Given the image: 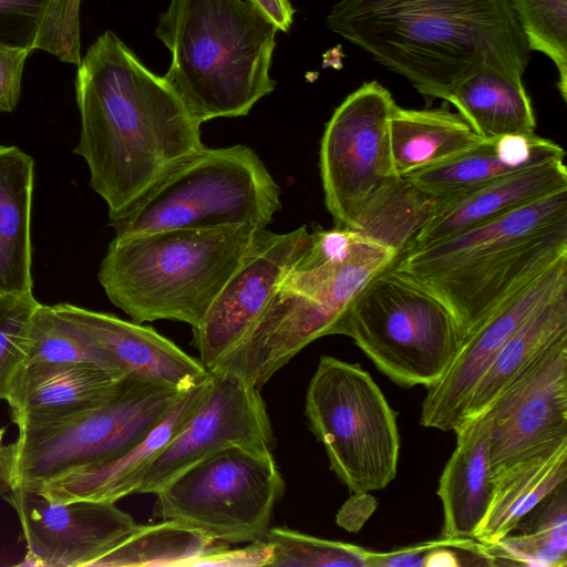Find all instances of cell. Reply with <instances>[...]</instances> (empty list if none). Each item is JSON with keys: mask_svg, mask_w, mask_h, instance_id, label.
I'll use <instances>...</instances> for the list:
<instances>
[{"mask_svg": "<svg viewBox=\"0 0 567 567\" xmlns=\"http://www.w3.org/2000/svg\"><path fill=\"white\" fill-rule=\"evenodd\" d=\"M81 115L74 150L90 169V186L122 213L178 162L203 148L200 125L163 76L146 69L105 31L79 64Z\"/></svg>", "mask_w": 567, "mask_h": 567, "instance_id": "6da1fadb", "label": "cell"}, {"mask_svg": "<svg viewBox=\"0 0 567 567\" xmlns=\"http://www.w3.org/2000/svg\"><path fill=\"white\" fill-rule=\"evenodd\" d=\"M327 24L429 102L484 65L522 78L529 62L511 0H340Z\"/></svg>", "mask_w": 567, "mask_h": 567, "instance_id": "7a4b0ae2", "label": "cell"}, {"mask_svg": "<svg viewBox=\"0 0 567 567\" xmlns=\"http://www.w3.org/2000/svg\"><path fill=\"white\" fill-rule=\"evenodd\" d=\"M278 30L248 0H169L155 30L172 53L163 78L199 124L246 115L275 87Z\"/></svg>", "mask_w": 567, "mask_h": 567, "instance_id": "3957f363", "label": "cell"}, {"mask_svg": "<svg viewBox=\"0 0 567 567\" xmlns=\"http://www.w3.org/2000/svg\"><path fill=\"white\" fill-rule=\"evenodd\" d=\"M261 228H176L117 237L101 262L110 301L134 322L196 327Z\"/></svg>", "mask_w": 567, "mask_h": 567, "instance_id": "277c9868", "label": "cell"}, {"mask_svg": "<svg viewBox=\"0 0 567 567\" xmlns=\"http://www.w3.org/2000/svg\"><path fill=\"white\" fill-rule=\"evenodd\" d=\"M306 249L250 332L213 370L231 373L260 390L305 347L333 334L351 303L399 256L370 238L343 260H318Z\"/></svg>", "mask_w": 567, "mask_h": 567, "instance_id": "5b68a950", "label": "cell"}, {"mask_svg": "<svg viewBox=\"0 0 567 567\" xmlns=\"http://www.w3.org/2000/svg\"><path fill=\"white\" fill-rule=\"evenodd\" d=\"M280 208V187L255 151L241 144L204 146L110 220L117 237L176 228H267Z\"/></svg>", "mask_w": 567, "mask_h": 567, "instance_id": "8992f818", "label": "cell"}, {"mask_svg": "<svg viewBox=\"0 0 567 567\" xmlns=\"http://www.w3.org/2000/svg\"><path fill=\"white\" fill-rule=\"evenodd\" d=\"M182 392L124 377L99 405L55 424L19 430L2 449V487L35 491L75 468L120 457L146 437Z\"/></svg>", "mask_w": 567, "mask_h": 567, "instance_id": "52a82bcc", "label": "cell"}, {"mask_svg": "<svg viewBox=\"0 0 567 567\" xmlns=\"http://www.w3.org/2000/svg\"><path fill=\"white\" fill-rule=\"evenodd\" d=\"M392 265L368 284L333 334L351 338L394 383L429 389L447 370L464 331L440 299Z\"/></svg>", "mask_w": 567, "mask_h": 567, "instance_id": "ba28073f", "label": "cell"}, {"mask_svg": "<svg viewBox=\"0 0 567 567\" xmlns=\"http://www.w3.org/2000/svg\"><path fill=\"white\" fill-rule=\"evenodd\" d=\"M305 413L331 471L351 493L385 488L396 475V412L359 364L322 355L309 382Z\"/></svg>", "mask_w": 567, "mask_h": 567, "instance_id": "9c48e42d", "label": "cell"}, {"mask_svg": "<svg viewBox=\"0 0 567 567\" xmlns=\"http://www.w3.org/2000/svg\"><path fill=\"white\" fill-rule=\"evenodd\" d=\"M285 482L272 451L230 446L190 466L155 495L156 514L221 543L261 540Z\"/></svg>", "mask_w": 567, "mask_h": 567, "instance_id": "30bf717a", "label": "cell"}, {"mask_svg": "<svg viewBox=\"0 0 567 567\" xmlns=\"http://www.w3.org/2000/svg\"><path fill=\"white\" fill-rule=\"evenodd\" d=\"M395 102L375 81L334 110L320 143L324 204L334 227L349 228L364 199L393 174L389 123Z\"/></svg>", "mask_w": 567, "mask_h": 567, "instance_id": "8fae6325", "label": "cell"}, {"mask_svg": "<svg viewBox=\"0 0 567 567\" xmlns=\"http://www.w3.org/2000/svg\"><path fill=\"white\" fill-rule=\"evenodd\" d=\"M204 402L145 474L138 494H156L196 463L230 446L272 451L274 432L260 390L212 370Z\"/></svg>", "mask_w": 567, "mask_h": 567, "instance_id": "7c38bea8", "label": "cell"}, {"mask_svg": "<svg viewBox=\"0 0 567 567\" xmlns=\"http://www.w3.org/2000/svg\"><path fill=\"white\" fill-rule=\"evenodd\" d=\"M310 243L307 226L276 234L257 233L243 261L199 323L193 343L202 364L213 370L250 332L278 285Z\"/></svg>", "mask_w": 567, "mask_h": 567, "instance_id": "4fadbf2b", "label": "cell"}, {"mask_svg": "<svg viewBox=\"0 0 567 567\" xmlns=\"http://www.w3.org/2000/svg\"><path fill=\"white\" fill-rule=\"evenodd\" d=\"M494 474L567 437V333L545 348L483 413Z\"/></svg>", "mask_w": 567, "mask_h": 567, "instance_id": "5bb4252c", "label": "cell"}, {"mask_svg": "<svg viewBox=\"0 0 567 567\" xmlns=\"http://www.w3.org/2000/svg\"><path fill=\"white\" fill-rule=\"evenodd\" d=\"M567 286V256L520 287L470 329L443 377L427 389L420 423L455 431L463 422L474 386L495 357L528 317Z\"/></svg>", "mask_w": 567, "mask_h": 567, "instance_id": "9a60e30c", "label": "cell"}, {"mask_svg": "<svg viewBox=\"0 0 567 567\" xmlns=\"http://www.w3.org/2000/svg\"><path fill=\"white\" fill-rule=\"evenodd\" d=\"M25 540L27 561L47 567H93L138 524L113 502L48 501L35 491L3 488Z\"/></svg>", "mask_w": 567, "mask_h": 567, "instance_id": "2e32d148", "label": "cell"}, {"mask_svg": "<svg viewBox=\"0 0 567 567\" xmlns=\"http://www.w3.org/2000/svg\"><path fill=\"white\" fill-rule=\"evenodd\" d=\"M565 256L567 219L514 245L412 281L440 299L465 334L520 287Z\"/></svg>", "mask_w": 567, "mask_h": 567, "instance_id": "e0dca14e", "label": "cell"}, {"mask_svg": "<svg viewBox=\"0 0 567 567\" xmlns=\"http://www.w3.org/2000/svg\"><path fill=\"white\" fill-rule=\"evenodd\" d=\"M54 308L82 328L123 377L185 391L209 374L199 360L152 327L70 303Z\"/></svg>", "mask_w": 567, "mask_h": 567, "instance_id": "ac0fdd59", "label": "cell"}, {"mask_svg": "<svg viewBox=\"0 0 567 567\" xmlns=\"http://www.w3.org/2000/svg\"><path fill=\"white\" fill-rule=\"evenodd\" d=\"M209 388L210 373L183 391L158 424L125 454L70 471L44 482L35 492L54 503L79 499L115 503L136 493L152 464L204 402Z\"/></svg>", "mask_w": 567, "mask_h": 567, "instance_id": "d6986e66", "label": "cell"}, {"mask_svg": "<svg viewBox=\"0 0 567 567\" xmlns=\"http://www.w3.org/2000/svg\"><path fill=\"white\" fill-rule=\"evenodd\" d=\"M124 378L84 362L22 364L6 401L19 430L55 424L102 403Z\"/></svg>", "mask_w": 567, "mask_h": 567, "instance_id": "ffe728a7", "label": "cell"}, {"mask_svg": "<svg viewBox=\"0 0 567 567\" xmlns=\"http://www.w3.org/2000/svg\"><path fill=\"white\" fill-rule=\"evenodd\" d=\"M566 219L567 188H563L432 245L406 250L392 266L417 281L514 245Z\"/></svg>", "mask_w": 567, "mask_h": 567, "instance_id": "44dd1931", "label": "cell"}, {"mask_svg": "<svg viewBox=\"0 0 567 567\" xmlns=\"http://www.w3.org/2000/svg\"><path fill=\"white\" fill-rule=\"evenodd\" d=\"M563 188H567V168L564 161H556L512 172L453 197L437 198L432 217L404 251L432 245Z\"/></svg>", "mask_w": 567, "mask_h": 567, "instance_id": "7402d4cb", "label": "cell"}, {"mask_svg": "<svg viewBox=\"0 0 567 567\" xmlns=\"http://www.w3.org/2000/svg\"><path fill=\"white\" fill-rule=\"evenodd\" d=\"M456 446L439 481L444 537H472L488 508L494 471L491 425L485 414L464 421L455 431Z\"/></svg>", "mask_w": 567, "mask_h": 567, "instance_id": "603a6c76", "label": "cell"}, {"mask_svg": "<svg viewBox=\"0 0 567 567\" xmlns=\"http://www.w3.org/2000/svg\"><path fill=\"white\" fill-rule=\"evenodd\" d=\"M564 148L532 134L485 138L475 147L436 166L405 176L435 198L463 194L512 172L565 159Z\"/></svg>", "mask_w": 567, "mask_h": 567, "instance_id": "cb8c5ba5", "label": "cell"}, {"mask_svg": "<svg viewBox=\"0 0 567 567\" xmlns=\"http://www.w3.org/2000/svg\"><path fill=\"white\" fill-rule=\"evenodd\" d=\"M566 478L567 437L496 472L492 498L474 539L486 546L496 544L564 485Z\"/></svg>", "mask_w": 567, "mask_h": 567, "instance_id": "d4e9b609", "label": "cell"}, {"mask_svg": "<svg viewBox=\"0 0 567 567\" xmlns=\"http://www.w3.org/2000/svg\"><path fill=\"white\" fill-rule=\"evenodd\" d=\"M34 162L0 146V295L32 292L31 203Z\"/></svg>", "mask_w": 567, "mask_h": 567, "instance_id": "484cf974", "label": "cell"}, {"mask_svg": "<svg viewBox=\"0 0 567 567\" xmlns=\"http://www.w3.org/2000/svg\"><path fill=\"white\" fill-rule=\"evenodd\" d=\"M393 174L436 166L482 143L460 113L446 109L410 110L395 105L389 123Z\"/></svg>", "mask_w": 567, "mask_h": 567, "instance_id": "4316f807", "label": "cell"}, {"mask_svg": "<svg viewBox=\"0 0 567 567\" xmlns=\"http://www.w3.org/2000/svg\"><path fill=\"white\" fill-rule=\"evenodd\" d=\"M483 138L535 133L536 118L522 78L484 65L449 101Z\"/></svg>", "mask_w": 567, "mask_h": 567, "instance_id": "83f0119b", "label": "cell"}, {"mask_svg": "<svg viewBox=\"0 0 567 567\" xmlns=\"http://www.w3.org/2000/svg\"><path fill=\"white\" fill-rule=\"evenodd\" d=\"M566 333L567 286H564L528 317L495 357L473 389L463 422L483 414L545 348Z\"/></svg>", "mask_w": 567, "mask_h": 567, "instance_id": "f1b7e54d", "label": "cell"}, {"mask_svg": "<svg viewBox=\"0 0 567 567\" xmlns=\"http://www.w3.org/2000/svg\"><path fill=\"white\" fill-rule=\"evenodd\" d=\"M0 42L80 64V0H0Z\"/></svg>", "mask_w": 567, "mask_h": 567, "instance_id": "f546056e", "label": "cell"}, {"mask_svg": "<svg viewBox=\"0 0 567 567\" xmlns=\"http://www.w3.org/2000/svg\"><path fill=\"white\" fill-rule=\"evenodd\" d=\"M436 205L437 198L409 178L392 175L364 199L348 229L400 255L430 220Z\"/></svg>", "mask_w": 567, "mask_h": 567, "instance_id": "4dcf8cb0", "label": "cell"}, {"mask_svg": "<svg viewBox=\"0 0 567 567\" xmlns=\"http://www.w3.org/2000/svg\"><path fill=\"white\" fill-rule=\"evenodd\" d=\"M223 544L173 519L137 525L135 530L93 567L196 566Z\"/></svg>", "mask_w": 567, "mask_h": 567, "instance_id": "1f68e13d", "label": "cell"}, {"mask_svg": "<svg viewBox=\"0 0 567 567\" xmlns=\"http://www.w3.org/2000/svg\"><path fill=\"white\" fill-rule=\"evenodd\" d=\"M529 528L507 535L488 546L491 554L527 566L565 567L567 565L566 485L551 495Z\"/></svg>", "mask_w": 567, "mask_h": 567, "instance_id": "d6a6232c", "label": "cell"}, {"mask_svg": "<svg viewBox=\"0 0 567 567\" xmlns=\"http://www.w3.org/2000/svg\"><path fill=\"white\" fill-rule=\"evenodd\" d=\"M34 362L92 363L122 375L82 328L41 303L32 316L23 364Z\"/></svg>", "mask_w": 567, "mask_h": 567, "instance_id": "836d02e7", "label": "cell"}, {"mask_svg": "<svg viewBox=\"0 0 567 567\" xmlns=\"http://www.w3.org/2000/svg\"><path fill=\"white\" fill-rule=\"evenodd\" d=\"M529 50L547 55L558 70L567 97V0H511Z\"/></svg>", "mask_w": 567, "mask_h": 567, "instance_id": "e575fe53", "label": "cell"}, {"mask_svg": "<svg viewBox=\"0 0 567 567\" xmlns=\"http://www.w3.org/2000/svg\"><path fill=\"white\" fill-rule=\"evenodd\" d=\"M271 547L270 566L367 567L365 548L328 540L284 527H269L262 537Z\"/></svg>", "mask_w": 567, "mask_h": 567, "instance_id": "d590c367", "label": "cell"}, {"mask_svg": "<svg viewBox=\"0 0 567 567\" xmlns=\"http://www.w3.org/2000/svg\"><path fill=\"white\" fill-rule=\"evenodd\" d=\"M40 302L33 293L0 295V400L27 355L32 316Z\"/></svg>", "mask_w": 567, "mask_h": 567, "instance_id": "8d00e7d4", "label": "cell"}, {"mask_svg": "<svg viewBox=\"0 0 567 567\" xmlns=\"http://www.w3.org/2000/svg\"><path fill=\"white\" fill-rule=\"evenodd\" d=\"M449 546L463 550H470L484 556L486 546L474 542L472 537H442L441 539L414 544L395 550L380 553L365 549L367 567H410L424 566L426 554L439 547Z\"/></svg>", "mask_w": 567, "mask_h": 567, "instance_id": "74e56055", "label": "cell"}, {"mask_svg": "<svg viewBox=\"0 0 567 567\" xmlns=\"http://www.w3.org/2000/svg\"><path fill=\"white\" fill-rule=\"evenodd\" d=\"M32 51L0 42V112L16 109L27 58Z\"/></svg>", "mask_w": 567, "mask_h": 567, "instance_id": "f35d334b", "label": "cell"}, {"mask_svg": "<svg viewBox=\"0 0 567 567\" xmlns=\"http://www.w3.org/2000/svg\"><path fill=\"white\" fill-rule=\"evenodd\" d=\"M270 545L264 540H256L239 549H229L221 545L210 554L202 557L196 563V566L261 567L270 566Z\"/></svg>", "mask_w": 567, "mask_h": 567, "instance_id": "ab89813d", "label": "cell"}, {"mask_svg": "<svg viewBox=\"0 0 567 567\" xmlns=\"http://www.w3.org/2000/svg\"><path fill=\"white\" fill-rule=\"evenodd\" d=\"M375 507V499L368 493H352V496L339 509L336 522L349 532H358Z\"/></svg>", "mask_w": 567, "mask_h": 567, "instance_id": "60d3db41", "label": "cell"}, {"mask_svg": "<svg viewBox=\"0 0 567 567\" xmlns=\"http://www.w3.org/2000/svg\"><path fill=\"white\" fill-rule=\"evenodd\" d=\"M261 10L279 30L288 31L293 10L289 0H248Z\"/></svg>", "mask_w": 567, "mask_h": 567, "instance_id": "b9f144b4", "label": "cell"}, {"mask_svg": "<svg viewBox=\"0 0 567 567\" xmlns=\"http://www.w3.org/2000/svg\"><path fill=\"white\" fill-rule=\"evenodd\" d=\"M452 548L449 546H439L432 550H430L424 559V566L432 567V566H449V567H455L460 566L461 561L458 560L455 553L447 549Z\"/></svg>", "mask_w": 567, "mask_h": 567, "instance_id": "7bdbcfd3", "label": "cell"}, {"mask_svg": "<svg viewBox=\"0 0 567 567\" xmlns=\"http://www.w3.org/2000/svg\"><path fill=\"white\" fill-rule=\"evenodd\" d=\"M4 433H6V427H1L0 429V462H1V453H2V449H3V436H4Z\"/></svg>", "mask_w": 567, "mask_h": 567, "instance_id": "ee69618b", "label": "cell"}]
</instances>
